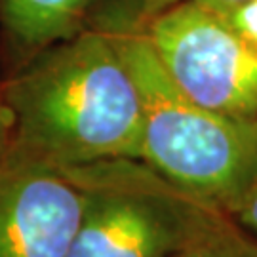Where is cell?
<instances>
[{"label":"cell","instance_id":"6da1fadb","mask_svg":"<svg viewBox=\"0 0 257 257\" xmlns=\"http://www.w3.org/2000/svg\"><path fill=\"white\" fill-rule=\"evenodd\" d=\"M12 145L55 168L139 160L143 105L107 29H82L2 86Z\"/></svg>","mask_w":257,"mask_h":257},{"label":"cell","instance_id":"7a4b0ae2","mask_svg":"<svg viewBox=\"0 0 257 257\" xmlns=\"http://www.w3.org/2000/svg\"><path fill=\"white\" fill-rule=\"evenodd\" d=\"M103 27L141 95L139 160L225 211L257 170V116H229L191 101L158 63L138 12L136 19L112 18Z\"/></svg>","mask_w":257,"mask_h":257},{"label":"cell","instance_id":"3957f363","mask_svg":"<svg viewBox=\"0 0 257 257\" xmlns=\"http://www.w3.org/2000/svg\"><path fill=\"white\" fill-rule=\"evenodd\" d=\"M59 170L84 193L80 225L65 257H170L227 219L219 206L141 160Z\"/></svg>","mask_w":257,"mask_h":257},{"label":"cell","instance_id":"277c9868","mask_svg":"<svg viewBox=\"0 0 257 257\" xmlns=\"http://www.w3.org/2000/svg\"><path fill=\"white\" fill-rule=\"evenodd\" d=\"M143 27L158 63L191 101L257 116V48L223 16L187 0L143 19Z\"/></svg>","mask_w":257,"mask_h":257},{"label":"cell","instance_id":"5b68a950","mask_svg":"<svg viewBox=\"0 0 257 257\" xmlns=\"http://www.w3.org/2000/svg\"><path fill=\"white\" fill-rule=\"evenodd\" d=\"M82 210V189L59 168L0 153V257H65Z\"/></svg>","mask_w":257,"mask_h":257},{"label":"cell","instance_id":"8992f818","mask_svg":"<svg viewBox=\"0 0 257 257\" xmlns=\"http://www.w3.org/2000/svg\"><path fill=\"white\" fill-rule=\"evenodd\" d=\"M95 0H0V19L19 46L44 50L84 29Z\"/></svg>","mask_w":257,"mask_h":257},{"label":"cell","instance_id":"52a82bcc","mask_svg":"<svg viewBox=\"0 0 257 257\" xmlns=\"http://www.w3.org/2000/svg\"><path fill=\"white\" fill-rule=\"evenodd\" d=\"M170 257H257V242L225 219Z\"/></svg>","mask_w":257,"mask_h":257},{"label":"cell","instance_id":"ba28073f","mask_svg":"<svg viewBox=\"0 0 257 257\" xmlns=\"http://www.w3.org/2000/svg\"><path fill=\"white\" fill-rule=\"evenodd\" d=\"M225 213L234 217L238 225H244L248 230L257 234V170L249 181L225 208Z\"/></svg>","mask_w":257,"mask_h":257},{"label":"cell","instance_id":"9c48e42d","mask_svg":"<svg viewBox=\"0 0 257 257\" xmlns=\"http://www.w3.org/2000/svg\"><path fill=\"white\" fill-rule=\"evenodd\" d=\"M227 23L244 40L257 48V0H244L225 16Z\"/></svg>","mask_w":257,"mask_h":257},{"label":"cell","instance_id":"30bf717a","mask_svg":"<svg viewBox=\"0 0 257 257\" xmlns=\"http://www.w3.org/2000/svg\"><path fill=\"white\" fill-rule=\"evenodd\" d=\"M179 0H136V12L141 19H151L166 12L168 8H172L174 4H177Z\"/></svg>","mask_w":257,"mask_h":257},{"label":"cell","instance_id":"8fae6325","mask_svg":"<svg viewBox=\"0 0 257 257\" xmlns=\"http://www.w3.org/2000/svg\"><path fill=\"white\" fill-rule=\"evenodd\" d=\"M12 145V118H10V110L4 101V93L0 86V153L8 151Z\"/></svg>","mask_w":257,"mask_h":257},{"label":"cell","instance_id":"7c38bea8","mask_svg":"<svg viewBox=\"0 0 257 257\" xmlns=\"http://www.w3.org/2000/svg\"><path fill=\"white\" fill-rule=\"evenodd\" d=\"M194 4H198V6H202V8H208L211 12H215V14H219V16H227L230 10L236 8L240 2H244V0H193Z\"/></svg>","mask_w":257,"mask_h":257}]
</instances>
